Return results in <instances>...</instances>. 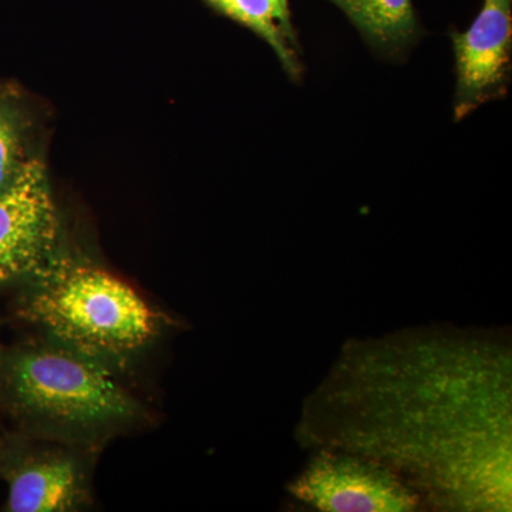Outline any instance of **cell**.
Listing matches in <instances>:
<instances>
[{
  "label": "cell",
  "mask_w": 512,
  "mask_h": 512,
  "mask_svg": "<svg viewBox=\"0 0 512 512\" xmlns=\"http://www.w3.org/2000/svg\"><path fill=\"white\" fill-rule=\"evenodd\" d=\"M295 439L389 467L426 510L510 512V330L424 325L350 339L303 400Z\"/></svg>",
  "instance_id": "1"
},
{
  "label": "cell",
  "mask_w": 512,
  "mask_h": 512,
  "mask_svg": "<svg viewBox=\"0 0 512 512\" xmlns=\"http://www.w3.org/2000/svg\"><path fill=\"white\" fill-rule=\"evenodd\" d=\"M0 392L32 433L93 450L143 416L113 369L46 338L3 353Z\"/></svg>",
  "instance_id": "2"
},
{
  "label": "cell",
  "mask_w": 512,
  "mask_h": 512,
  "mask_svg": "<svg viewBox=\"0 0 512 512\" xmlns=\"http://www.w3.org/2000/svg\"><path fill=\"white\" fill-rule=\"evenodd\" d=\"M26 281L18 302L20 318L46 339L110 369L126 366L160 335L158 313L99 266L56 255Z\"/></svg>",
  "instance_id": "3"
},
{
  "label": "cell",
  "mask_w": 512,
  "mask_h": 512,
  "mask_svg": "<svg viewBox=\"0 0 512 512\" xmlns=\"http://www.w3.org/2000/svg\"><path fill=\"white\" fill-rule=\"evenodd\" d=\"M288 493L322 512H412L426 510L423 500L399 474L372 458L316 448Z\"/></svg>",
  "instance_id": "4"
},
{
  "label": "cell",
  "mask_w": 512,
  "mask_h": 512,
  "mask_svg": "<svg viewBox=\"0 0 512 512\" xmlns=\"http://www.w3.org/2000/svg\"><path fill=\"white\" fill-rule=\"evenodd\" d=\"M60 221L45 167L26 161L0 191V285L29 279L56 256Z\"/></svg>",
  "instance_id": "5"
},
{
  "label": "cell",
  "mask_w": 512,
  "mask_h": 512,
  "mask_svg": "<svg viewBox=\"0 0 512 512\" xmlns=\"http://www.w3.org/2000/svg\"><path fill=\"white\" fill-rule=\"evenodd\" d=\"M92 451L55 440L6 451V510L67 512L92 504Z\"/></svg>",
  "instance_id": "6"
},
{
  "label": "cell",
  "mask_w": 512,
  "mask_h": 512,
  "mask_svg": "<svg viewBox=\"0 0 512 512\" xmlns=\"http://www.w3.org/2000/svg\"><path fill=\"white\" fill-rule=\"evenodd\" d=\"M457 87L454 117L466 119L507 89L511 67L512 0H484L473 25L453 35Z\"/></svg>",
  "instance_id": "7"
},
{
  "label": "cell",
  "mask_w": 512,
  "mask_h": 512,
  "mask_svg": "<svg viewBox=\"0 0 512 512\" xmlns=\"http://www.w3.org/2000/svg\"><path fill=\"white\" fill-rule=\"evenodd\" d=\"M380 46L403 45L416 30L412 0H330Z\"/></svg>",
  "instance_id": "8"
},
{
  "label": "cell",
  "mask_w": 512,
  "mask_h": 512,
  "mask_svg": "<svg viewBox=\"0 0 512 512\" xmlns=\"http://www.w3.org/2000/svg\"><path fill=\"white\" fill-rule=\"evenodd\" d=\"M207 2L228 18L237 20L238 23L247 26L264 39L291 76L301 72L293 47L289 46V40L291 42L295 40L292 25L282 18L281 12L276 8L275 0H207Z\"/></svg>",
  "instance_id": "9"
},
{
  "label": "cell",
  "mask_w": 512,
  "mask_h": 512,
  "mask_svg": "<svg viewBox=\"0 0 512 512\" xmlns=\"http://www.w3.org/2000/svg\"><path fill=\"white\" fill-rule=\"evenodd\" d=\"M26 161L22 114L12 104L0 101V191L15 180Z\"/></svg>",
  "instance_id": "10"
},
{
  "label": "cell",
  "mask_w": 512,
  "mask_h": 512,
  "mask_svg": "<svg viewBox=\"0 0 512 512\" xmlns=\"http://www.w3.org/2000/svg\"><path fill=\"white\" fill-rule=\"evenodd\" d=\"M275 3L276 8L281 12L282 18H284L286 22L291 23V13H289L288 0H275Z\"/></svg>",
  "instance_id": "11"
},
{
  "label": "cell",
  "mask_w": 512,
  "mask_h": 512,
  "mask_svg": "<svg viewBox=\"0 0 512 512\" xmlns=\"http://www.w3.org/2000/svg\"><path fill=\"white\" fill-rule=\"evenodd\" d=\"M6 451L8 450H6L5 443L0 439V470H2L3 461H5Z\"/></svg>",
  "instance_id": "12"
},
{
  "label": "cell",
  "mask_w": 512,
  "mask_h": 512,
  "mask_svg": "<svg viewBox=\"0 0 512 512\" xmlns=\"http://www.w3.org/2000/svg\"><path fill=\"white\" fill-rule=\"evenodd\" d=\"M2 355H3V352H2V350H0V360H2Z\"/></svg>",
  "instance_id": "13"
}]
</instances>
